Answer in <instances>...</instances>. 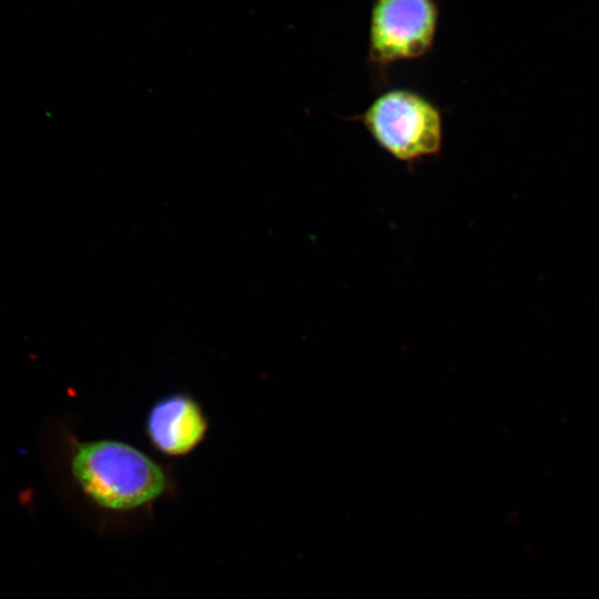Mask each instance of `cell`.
Listing matches in <instances>:
<instances>
[{
	"instance_id": "6da1fadb",
	"label": "cell",
	"mask_w": 599,
	"mask_h": 599,
	"mask_svg": "<svg viewBox=\"0 0 599 599\" xmlns=\"http://www.w3.org/2000/svg\"><path fill=\"white\" fill-rule=\"evenodd\" d=\"M69 465L82 493L106 510L141 508L163 496L171 484L166 467L120 439L72 440Z\"/></svg>"
},
{
	"instance_id": "7a4b0ae2",
	"label": "cell",
	"mask_w": 599,
	"mask_h": 599,
	"mask_svg": "<svg viewBox=\"0 0 599 599\" xmlns=\"http://www.w3.org/2000/svg\"><path fill=\"white\" fill-rule=\"evenodd\" d=\"M375 143L407 165L437 155L443 144L439 109L423 94L403 88L387 90L353 118Z\"/></svg>"
},
{
	"instance_id": "277c9868",
	"label": "cell",
	"mask_w": 599,
	"mask_h": 599,
	"mask_svg": "<svg viewBox=\"0 0 599 599\" xmlns=\"http://www.w3.org/2000/svg\"><path fill=\"white\" fill-rule=\"evenodd\" d=\"M210 419L202 404L190 393L163 395L149 407L144 434L149 444L165 457H185L204 441Z\"/></svg>"
},
{
	"instance_id": "3957f363",
	"label": "cell",
	"mask_w": 599,
	"mask_h": 599,
	"mask_svg": "<svg viewBox=\"0 0 599 599\" xmlns=\"http://www.w3.org/2000/svg\"><path fill=\"white\" fill-rule=\"evenodd\" d=\"M439 16L438 0H373L367 64L376 90L387 84L393 64L422 59L433 50Z\"/></svg>"
}]
</instances>
